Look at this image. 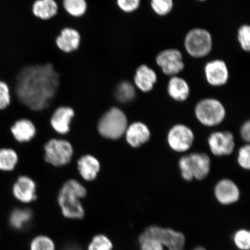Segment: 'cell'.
<instances>
[{"label": "cell", "instance_id": "obj_21", "mask_svg": "<svg viewBox=\"0 0 250 250\" xmlns=\"http://www.w3.org/2000/svg\"><path fill=\"white\" fill-rule=\"evenodd\" d=\"M33 217V212L29 208H15L9 215V226L16 230H24L30 226Z\"/></svg>", "mask_w": 250, "mask_h": 250}, {"label": "cell", "instance_id": "obj_12", "mask_svg": "<svg viewBox=\"0 0 250 250\" xmlns=\"http://www.w3.org/2000/svg\"><path fill=\"white\" fill-rule=\"evenodd\" d=\"M214 195L218 202L224 206L236 204L240 199L238 187L232 181L228 179L219 181L215 188Z\"/></svg>", "mask_w": 250, "mask_h": 250}, {"label": "cell", "instance_id": "obj_23", "mask_svg": "<svg viewBox=\"0 0 250 250\" xmlns=\"http://www.w3.org/2000/svg\"><path fill=\"white\" fill-rule=\"evenodd\" d=\"M78 168L81 176L86 181H93L99 173L101 165L96 158L91 155L83 156L78 162Z\"/></svg>", "mask_w": 250, "mask_h": 250}, {"label": "cell", "instance_id": "obj_29", "mask_svg": "<svg viewBox=\"0 0 250 250\" xmlns=\"http://www.w3.org/2000/svg\"><path fill=\"white\" fill-rule=\"evenodd\" d=\"M234 246L238 250H250V230L242 228L234 233L232 237Z\"/></svg>", "mask_w": 250, "mask_h": 250}, {"label": "cell", "instance_id": "obj_20", "mask_svg": "<svg viewBox=\"0 0 250 250\" xmlns=\"http://www.w3.org/2000/svg\"><path fill=\"white\" fill-rule=\"evenodd\" d=\"M167 92L175 101L184 102L189 98L190 87L183 78L178 76L171 77L168 83Z\"/></svg>", "mask_w": 250, "mask_h": 250}, {"label": "cell", "instance_id": "obj_34", "mask_svg": "<svg viewBox=\"0 0 250 250\" xmlns=\"http://www.w3.org/2000/svg\"><path fill=\"white\" fill-rule=\"evenodd\" d=\"M10 90L7 83L0 81V109H4L10 104Z\"/></svg>", "mask_w": 250, "mask_h": 250}, {"label": "cell", "instance_id": "obj_7", "mask_svg": "<svg viewBox=\"0 0 250 250\" xmlns=\"http://www.w3.org/2000/svg\"><path fill=\"white\" fill-rule=\"evenodd\" d=\"M143 233L158 240L165 250H186L185 236L171 228L152 226L146 228Z\"/></svg>", "mask_w": 250, "mask_h": 250}, {"label": "cell", "instance_id": "obj_35", "mask_svg": "<svg viewBox=\"0 0 250 250\" xmlns=\"http://www.w3.org/2000/svg\"><path fill=\"white\" fill-rule=\"evenodd\" d=\"M250 147L249 145L244 146L239 150L237 161H238L240 167L245 168V169H250Z\"/></svg>", "mask_w": 250, "mask_h": 250}, {"label": "cell", "instance_id": "obj_13", "mask_svg": "<svg viewBox=\"0 0 250 250\" xmlns=\"http://www.w3.org/2000/svg\"><path fill=\"white\" fill-rule=\"evenodd\" d=\"M208 145L215 155H229L234 147L233 134L229 132L213 133L209 137Z\"/></svg>", "mask_w": 250, "mask_h": 250}, {"label": "cell", "instance_id": "obj_28", "mask_svg": "<svg viewBox=\"0 0 250 250\" xmlns=\"http://www.w3.org/2000/svg\"><path fill=\"white\" fill-rule=\"evenodd\" d=\"M136 90L133 84L123 81L119 83L115 89V96L121 103L130 102L135 98Z\"/></svg>", "mask_w": 250, "mask_h": 250}, {"label": "cell", "instance_id": "obj_18", "mask_svg": "<svg viewBox=\"0 0 250 250\" xmlns=\"http://www.w3.org/2000/svg\"><path fill=\"white\" fill-rule=\"evenodd\" d=\"M74 116L73 109L60 107L53 114L51 120L52 126L59 133L65 134L69 132L72 118Z\"/></svg>", "mask_w": 250, "mask_h": 250}, {"label": "cell", "instance_id": "obj_15", "mask_svg": "<svg viewBox=\"0 0 250 250\" xmlns=\"http://www.w3.org/2000/svg\"><path fill=\"white\" fill-rule=\"evenodd\" d=\"M36 186L35 183L30 178L21 176L14 184L12 192L18 201L28 204L36 201Z\"/></svg>", "mask_w": 250, "mask_h": 250}, {"label": "cell", "instance_id": "obj_9", "mask_svg": "<svg viewBox=\"0 0 250 250\" xmlns=\"http://www.w3.org/2000/svg\"><path fill=\"white\" fill-rule=\"evenodd\" d=\"M155 62L162 71L170 77L178 76L185 67L182 53L177 49L163 50L156 56Z\"/></svg>", "mask_w": 250, "mask_h": 250}, {"label": "cell", "instance_id": "obj_39", "mask_svg": "<svg viewBox=\"0 0 250 250\" xmlns=\"http://www.w3.org/2000/svg\"><path fill=\"white\" fill-rule=\"evenodd\" d=\"M197 1L204 2V1H207V0H197Z\"/></svg>", "mask_w": 250, "mask_h": 250}, {"label": "cell", "instance_id": "obj_26", "mask_svg": "<svg viewBox=\"0 0 250 250\" xmlns=\"http://www.w3.org/2000/svg\"><path fill=\"white\" fill-rule=\"evenodd\" d=\"M62 5L68 15L74 18H80L87 10V0H62Z\"/></svg>", "mask_w": 250, "mask_h": 250}, {"label": "cell", "instance_id": "obj_17", "mask_svg": "<svg viewBox=\"0 0 250 250\" xmlns=\"http://www.w3.org/2000/svg\"><path fill=\"white\" fill-rule=\"evenodd\" d=\"M125 133L128 144L134 148L139 147L148 142L151 137L148 126L140 122L130 125Z\"/></svg>", "mask_w": 250, "mask_h": 250}, {"label": "cell", "instance_id": "obj_3", "mask_svg": "<svg viewBox=\"0 0 250 250\" xmlns=\"http://www.w3.org/2000/svg\"><path fill=\"white\" fill-rule=\"evenodd\" d=\"M127 120L121 109L112 108L103 115L98 124L100 134L109 139H120L126 132Z\"/></svg>", "mask_w": 250, "mask_h": 250}, {"label": "cell", "instance_id": "obj_36", "mask_svg": "<svg viewBox=\"0 0 250 250\" xmlns=\"http://www.w3.org/2000/svg\"><path fill=\"white\" fill-rule=\"evenodd\" d=\"M250 122H247L242 127L241 134L243 139L246 141V142H249L250 139Z\"/></svg>", "mask_w": 250, "mask_h": 250}, {"label": "cell", "instance_id": "obj_16", "mask_svg": "<svg viewBox=\"0 0 250 250\" xmlns=\"http://www.w3.org/2000/svg\"><path fill=\"white\" fill-rule=\"evenodd\" d=\"M158 81L156 72L146 64L137 67L134 76V83L141 91L148 93L154 89Z\"/></svg>", "mask_w": 250, "mask_h": 250}, {"label": "cell", "instance_id": "obj_5", "mask_svg": "<svg viewBox=\"0 0 250 250\" xmlns=\"http://www.w3.org/2000/svg\"><path fill=\"white\" fill-rule=\"evenodd\" d=\"M212 44L211 34L203 28H194L189 30L184 40L187 52L194 58H203L210 54Z\"/></svg>", "mask_w": 250, "mask_h": 250}, {"label": "cell", "instance_id": "obj_10", "mask_svg": "<svg viewBox=\"0 0 250 250\" xmlns=\"http://www.w3.org/2000/svg\"><path fill=\"white\" fill-rule=\"evenodd\" d=\"M193 140H194V135L192 131L186 125H175L168 133V145L175 151H187L191 147Z\"/></svg>", "mask_w": 250, "mask_h": 250}, {"label": "cell", "instance_id": "obj_37", "mask_svg": "<svg viewBox=\"0 0 250 250\" xmlns=\"http://www.w3.org/2000/svg\"><path fill=\"white\" fill-rule=\"evenodd\" d=\"M62 250H83L79 246L74 245V244H70V245H66L64 247Z\"/></svg>", "mask_w": 250, "mask_h": 250}, {"label": "cell", "instance_id": "obj_14", "mask_svg": "<svg viewBox=\"0 0 250 250\" xmlns=\"http://www.w3.org/2000/svg\"><path fill=\"white\" fill-rule=\"evenodd\" d=\"M81 43V36L79 31L74 28H63L56 37L55 43L57 48L65 54L77 51Z\"/></svg>", "mask_w": 250, "mask_h": 250}, {"label": "cell", "instance_id": "obj_2", "mask_svg": "<svg viewBox=\"0 0 250 250\" xmlns=\"http://www.w3.org/2000/svg\"><path fill=\"white\" fill-rule=\"evenodd\" d=\"M86 195V190L78 181L71 180L62 186L58 196V204L62 216L70 220H81L85 211L81 199Z\"/></svg>", "mask_w": 250, "mask_h": 250}, {"label": "cell", "instance_id": "obj_8", "mask_svg": "<svg viewBox=\"0 0 250 250\" xmlns=\"http://www.w3.org/2000/svg\"><path fill=\"white\" fill-rule=\"evenodd\" d=\"M45 159L47 162L61 167L69 163L73 154L70 143L60 139H52L45 146Z\"/></svg>", "mask_w": 250, "mask_h": 250}, {"label": "cell", "instance_id": "obj_22", "mask_svg": "<svg viewBox=\"0 0 250 250\" xmlns=\"http://www.w3.org/2000/svg\"><path fill=\"white\" fill-rule=\"evenodd\" d=\"M14 138L20 143L29 142L36 135V129L34 124L26 119L16 122L11 127Z\"/></svg>", "mask_w": 250, "mask_h": 250}, {"label": "cell", "instance_id": "obj_38", "mask_svg": "<svg viewBox=\"0 0 250 250\" xmlns=\"http://www.w3.org/2000/svg\"><path fill=\"white\" fill-rule=\"evenodd\" d=\"M192 250H206L204 248L201 246L196 247V248L193 249Z\"/></svg>", "mask_w": 250, "mask_h": 250}, {"label": "cell", "instance_id": "obj_24", "mask_svg": "<svg viewBox=\"0 0 250 250\" xmlns=\"http://www.w3.org/2000/svg\"><path fill=\"white\" fill-rule=\"evenodd\" d=\"M28 250H58L53 237L45 233H39L30 240Z\"/></svg>", "mask_w": 250, "mask_h": 250}, {"label": "cell", "instance_id": "obj_33", "mask_svg": "<svg viewBox=\"0 0 250 250\" xmlns=\"http://www.w3.org/2000/svg\"><path fill=\"white\" fill-rule=\"evenodd\" d=\"M142 0H116L118 7L125 13L130 14L140 7Z\"/></svg>", "mask_w": 250, "mask_h": 250}, {"label": "cell", "instance_id": "obj_27", "mask_svg": "<svg viewBox=\"0 0 250 250\" xmlns=\"http://www.w3.org/2000/svg\"><path fill=\"white\" fill-rule=\"evenodd\" d=\"M18 161V156L14 149H0V170L9 171L14 170Z\"/></svg>", "mask_w": 250, "mask_h": 250}, {"label": "cell", "instance_id": "obj_19", "mask_svg": "<svg viewBox=\"0 0 250 250\" xmlns=\"http://www.w3.org/2000/svg\"><path fill=\"white\" fill-rule=\"evenodd\" d=\"M31 10L36 18L42 21L50 20L58 13V3L56 0H34Z\"/></svg>", "mask_w": 250, "mask_h": 250}, {"label": "cell", "instance_id": "obj_30", "mask_svg": "<svg viewBox=\"0 0 250 250\" xmlns=\"http://www.w3.org/2000/svg\"><path fill=\"white\" fill-rule=\"evenodd\" d=\"M151 8L156 15L164 17L173 8L174 0H150Z\"/></svg>", "mask_w": 250, "mask_h": 250}, {"label": "cell", "instance_id": "obj_11", "mask_svg": "<svg viewBox=\"0 0 250 250\" xmlns=\"http://www.w3.org/2000/svg\"><path fill=\"white\" fill-rule=\"evenodd\" d=\"M205 76L208 84L212 86H221L227 83L229 72L226 62L221 59H215L206 64Z\"/></svg>", "mask_w": 250, "mask_h": 250}, {"label": "cell", "instance_id": "obj_6", "mask_svg": "<svg viewBox=\"0 0 250 250\" xmlns=\"http://www.w3.org/2000/svg\"><path fill=\"white\" fill-rule=\"evenodd\" d=\"M226 114L224 106L215 99H203L196 105V116L200 123L206 126H214L221 124Z\"/></svg>", "mask_w": 250, "mask_h": 250}, {"label": "cell", "instance_id": "obj_1", "mask_svg": "<svg viewBox=\"0 0 250 250\" xmlns=\"http://www.w3.org/2000/svg\"><path fill=\"white\" fill-rule=\"evenodd\" d=\"M60 75L50 62L24 66L16 81L19 101L29 108L41 111L48 107L58 91Z\"/></svg>", "mask_w": 250, "mask_h": 250}, {"label": "cell", "instance_id": "obj_32", "mask_svg": "<svg viewBox=\"0 0 250 250\" xmlns=\"http://www.w3.org/2000/svg\"><path fill=\"white\" fill-rule=\"evenodd\" d=\"M237 40L244 51H250V27L248 24H243L237 31Z\"/></svg>", "mask_w": 250, "mask_h": 250}, {"label": "cell", "instance_id": "obj_4", "mask_svg": "<svg viewBox=\"0 0 250 250\" xmlns=\"http://www.w3.org/2000/svg\"><path fill=\"white\" fill-rule=\"evenodd\" d=\"M179 166L184 180L190 181L195 178L201 180L205 179L210 171V160L204 153H193L181 158Z\"/></svg>", "mask_w": 250, "mask_h": 250}, {"label": "cell", "instance_id": "obj_31", "mask_svg": "<svg viewBox=\"0 0 250 250\" xmlns=\"http://www.w3.org/2000/svg\"><path fill=\"white\" fill-rule=\"evenodd\" d=\"M140 250H165L162 244L154 238L142 233L139 237Z\"/></svg>", "mask_w": 250, "mask_h": 250}, {"label": "cell", "instance_id": "obj_25", "mask_svg": "<svg viewBox=\"0 0 250 250\" xmlns=\"http://www.w3.org/2000/svg\"><path fill=\"white\" fill-rule=\"evenodd\" d=\"M115 244L111 237L103 233H98L90 238L85 250H114Z\"/></svg>", "mask_w": 250, "mask_h": 250}]
</instances>
